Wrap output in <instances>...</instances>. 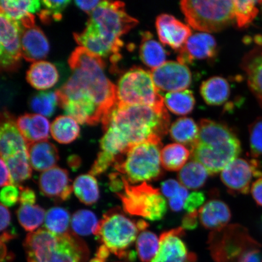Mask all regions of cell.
Instances as JSON below:
<instances>
[{
    "mask_svg": "<svg viewBox=\"0 0 262 262\" xmlns=\"http://www.w3.org/2000/svg\"><path fill=\"white\" fill-rule=\"evenodd\" d=\"M68 62L72 74L55 91L58 104L78 123H102L117 104V86L106 76L102 58L80 47Z\"/></svg>",
    "mask_w": 262,
    "mask_h": 262,
    "instance_id": "cell-1",
    "label": "cell"
},
{
    "mask_svg": "<svg viewBox=\"0 0 262 262\" xmlns=\"http://www.w3.org/2000/svg\"><path fill=\"white\" fill-rule=\"evenodd\" d=\"M16 124L28 145L47 140L51 132L49 121L39 114L23 115L16 120Z\"/></svg>",
    "mask_w": 262,
    "mask_h": 262,
    "instance_id": "cell-24",
    "label": "cell"
},
{
    "mask_svg": "<svg viewBox=\"0 0 262 262\" xmlns=\"http://www.w3.org/2000/svg\"><path fill=\"white\" fill-rule=\"evenodd\" d=\"M124 189L117 195L122 201L124 211L150 221H158L164 217L168 206L159 189L147 182L132 185L123 176Z\"/></svg>",
    "mask_w": 262,
    "mask_h": 262,
    "instance_id": "cell-9",
    "label": "cell"
},
{
    "mask_svg": "<svg viewBox=\"0 0 262 262\" xmlns=\"http://www.w3.org/2000/svg\"><path fill=\"white\" fill-rule=\"evenodd\" d=\"M99 222L93 212L81 209L74 213L71 226L75 234L89 235L96 233Z\"/></svg>",
    "mask_w": 262,
    "mask_h": 262,
    "instance_id": "cell-38",
    "label": "cell"
},
{
    "mask_svg": "<svg viewBox=\"0 0 262 262\" xmlns=\"http://www.w3.org/2000/svg\"><path fill=\"white\" fill-rule=\"evenodd\" d=\"M0 217H1V220H0L1 227H0V228H1V231L3 232L6 231V229L11 225V217L8 208L2 204L0 206Z\"/></svg>",
    "mask_w": 262,
    "mask_h": 262,
    "instance_id": "cell-53",
    "label": "cell"
},
{
    "mask_svg": "<svg viewBox=\"0 0 262 262\" xmlns=\"http://www.w3.org/2000/svg\"><path fill=\"white\" fill-rule=\"evenodd\" d=\"M24 248L28 262H86L89 251L76 234H55L41 228L27 235Z\"/></svg>",
    "mask_w": 262,
    "mask_h": 262,
    "instance_id": "cell-5",
    "label": "cell"
},
{
    "mask_svg": "<svg viewBox=\"0 0 262 262\" xmlns=\"http://www.w3.org/2000/svg\"><path fill=\"white\" fill-rule=\"evenodd\" d=\"M151 76L159 91L174 93L186 90L191 83L192 75L187 66L176 61H167L153 69Z\"/></svg>",
    "mask_w": 262,
    "mask_h": 262,
    "instance_id": "cell-14",
    "label": "cell"
},
{
    "mask_svg": "<svg viewBox=\"0 0 262 262\" xmlns=\"http://www.w3.org/2000/svg\"><path fill=\"white\" fill-rule=\"evenodd\" d=\"M242 262V261H241Z\"/></svg>",
    "mask_w": 262,
    "mask_h": 262,
    "instance_id": "cell-61",
    "label": "cell"
},
{
    "mask_svg": "<svg viewBox=\"0 0 262 262\" xmlns=\"http://www.w3.org/2000/svg\"><path fill=\"white\" fill-rule=\"evenodd\" d=\"M147 227L148 224L145 221L132 220L120 209L116 208L103 215L95 235L111 253L131 260L135 258V254L127 250L138 237L139 232Z\"/></svg>",
    "mask_w": 262,
    "mask_h": 262,
    "instance_id": "cell-6",
    "label": "cell"
},
{
    "mask_svg": "<svg viewBox=\"0 0 262 262\" xmlns=\"http://www.w3.org/2000/svg\"><path fill=\"white\" fill-rule=\"evenodd\" d=\"M185 233L182 227L163 232L159 238L158 253L151 262H194L195 255L189 253L181 238Z\"/></svg>",
    "mask_w": 262,
    "mask_h": 262,
    "instance_id": "cell-15",
    "label": "cell"
},
{
    "mask_svg": "<svg viewBox=\"0 0 262 262\" xmlns=\"http://www.w3.org/2000/svg\"><path fill=\"white\" fill-rule=\"evenodd\" d=\"M208 176L207 170L201 163L192 160L180 170L178 179L186 188L196 190L205 185Z\"/></svg>",
    "mask_w": 262,
    "mask_h": 262,
    "instance_id": "cell-31",
    "label": "cell"
},
{
    "mask_svg": "<svg viewBox=\"0 0 262 262\" xmlns=\"http://www.w3.org/2000/svg\"><path fill=\"white\" fill-rule=\"evenodd\" d=\"M189 194L187 188L182 185L179 195L169 199V205L171 210L174 212L181 211L184 208L185 201Z\"/></svg>",
    "mask_w": 262,
    "mask_h": 262,
    "instance_id": "cell-48",
    "label": "cell"
},
{
    "mask_svg": "<svg viewBox=\"0 0 262 262\" xmlns=\"http://www.w3.org/2000/svg\"><path fill=\"white\" fill-rule=\"evenodd\" d=\"M137 24V19L127 14L123 2L102 1L90 15L84 30L74 37L81 47L101 58L110 57L116 63L121 58V38Z\"/></svg>",
    "mask_w": 262,
    "mask_h": 262,
    "instance_id": "cell-3",
    "label": "cell"
},
{
    "mask_svg": "<svg viewBox=\"0 0 262 262\" xmlns=\"http://www.w3.org/2000/svg\"><path fill=\"white\" fill-rule=\"evenodd\" d=\"M110 253L111 252L109 249H108L105 245H102L98 248L96 257L106 261L107 257L110 256Z\"/></svg>",
    "mask_w": 262,
    "mask_h": 262,
    "instance_id": "cell-57",
    "label": "cell"
},
{
    "mask_svg": "<svg viewBox=\"0 0 262 262\" xmlns=\"http://www.w3.org/2000/svg\"><path fill=\"white\" fill-rule=\"evenodd\" d=\"M242 262H262V255L258 248L252 249L242 257Z\"/></svg>",
    "mask_w": 262,
    "mask_h": 262,
    "instance_id": "cell-54",
    "label": "cell"
},
{
    "mask_svg": "<svg viewBox=\"0 0 262 262\" xmlns=\"http://www.w3.org/2000/svg\"><path fill=\"white\" fill-rule=\"evenodd\" d=\"M254 178H262L261 163L255 159H235L221 173L222 182L232 194H248Z\"/></svg>",
    "mask_w": 262,
    "mask_h": 262,
    "instance_id": "cell-13",
    "label": "cell"
},
{
    "mask_svg": "<svg viewBox=\"0 0 262 262\" xmlns=\"http://www.w3.org/2000/svg\"><path fill=\"white\" fill-rule=\"evenodd\" d=\"M110 186L113 191L119 193L124 189L123 176L121 173H113L110 176Z\"/></svg>",
    "mask_w": 262,
    "mask_h": 262,
    "instance_id": "cell-51",
    "label": "cell"
},
{
    "mask_svg": "<svg viewBox=\"0 0 262 262\" xmlns=\"http://www.w3.org/2000/svg\"><path fill=\"white\" fill-rule=\"evenodd\" d=\"M251 192L256 204L262 207V178L252 183Z\"/></svg>",
    "mask_w": 262,
    "mask_h": 262,
    "instance_id": "cell-52",
    "label": "cell"
},
{
    "mask_svg": "<svg viewBox=\"0 0 262 262\" xmlns=\"http://www.w3.org/2000/svg\"><path fill=\"white\" fill-rule=\"evenodd\" d=\"M182 185L173 179L165 180L161 183L162 194L169 199L178 195Z\"/></svg>",
    "mask_w": 262,
    "mask_h": 262,
    "instance_id": "cell-47",
    "label": "cell"
},
{
    "mask_svg": "<svg viewBox=\"0 0 262 262\" xmlns=\"http://www.w3.org/2000/svg\"><path fill=\"white\" fill-rule=\"evenodd\" d=\"M70 223V213L60 207L51 208L46 213V229L55 234H63L68 232Z\"/></svg>",
    "mask_w": 262,
    "mask_h": 262,
    "instance_id": "cell-39",
    "label": "cell"
},
{
    "mask_svg": "<svg viewBox=\"0 0 262 262\" xmlns=\"http://www.w3.org/2000/svg\"><path fill=\"white\" fill-rule=\"evenodd\" d=\"M258 4L260 5V6H261V8L262 9V1L258 2Z\"/></svg>",
    "mask_w": 262,
    "mask_h": 262,
    "instance_id": "cell-60",
    "label": "cell"
},
{
    "mask_svg": "<svg viewBox=\"0 0 262 262\" xmlns=\"http://www.w3.org/2000/svg\"><path fill=\"white\" fill-rule=\"evenodd\" d=\"M21 25L0 12V64L3 70L12 71L19 67L21 51Z\"/></svg>",
    "mask_w": 262,
    "mask_h": 262,
    "instance_id": "cell-12",
    "label": "cell"
},
{
    "mask_svg": "<svg viewBox=\"0 0 262 262\" xmlns=\"http://www.w3.org/2000/svg\"><path fill=\"white\" fill-rule=\"evenodd\" d=\"M164 103L172 113L185 116L194 109L195 98L191 91L186 90L167 94Z\"/></svg>",
    "mask_w": 262,
    "mask_h": 262,
    "instance_id": "cell-34",
    "label": "cell"
},
{
    "mask_svg": "<svg viewBox=\"0 0 262 262\" xmlns=\"http://www.w3.org/2000/svg\"><path fill=\"white\" fill-rule=\"evenodd\" d=\"M46 213L40 206L21 205L18 209V220L26 231L32 232L42 224Z\"/></svg>",
    "mask_w": 262,
    "mask_h": 262,
    "instance_id": "cell-36",
    "label": "cell"
},
{
    "mask_svg": "<svg viewBox=\"0 0 262 262\" xmlns=\"http://www.w3.org/2000/svg\"><path fill=\"white\" fill-rule=\"evenodd\" d=\"M142 37L140 56L143 63L152 70L165 63L166 52L162 46L148 32L143 33Z\"/></svg>",
    "mask_w": 262,
    "mask_h": 262,
    "instance_id": "cell-26",
    "label": "cell"
},
{
    "mask_svg": "<svg viewBox=\"0 0 262 262\" xmlns=\"http://www.w3.org/2000/svg\"><path fill=\"white\" fill-rule=\"evenodd\" d=\"M101 1H75V3L78 8L90 15Z\"/></svg>",
    "mask_w": 262,
    "mask_h": 262,
    "instance_id": "cell-56",
    "label": "cell"
},
{
    "mask_svg": "<svg viewBox=\"0 0 262 262\" xmlns=\"http://www.w3.org/2000/svg\"><path fill=\"white\" fill-rule=\"evenodd\" d=\"M217 52V43L214 37L207 33H196L192 35L180 49L178 60L185 64L196 60L212 58Z\"/></svg>",
    "mask_w": 262,
    "mask_h": 262,
    "instance_id": "cell-19",
    "label": "cell"
},
{
    "mask_svg": "<svg viewBox=\"0 0 262 262\" xmlns=\"http://www.w3.org/2000/svg\"><path fill=\"white\" fill-rule=\"evenodd\" d=\"M26 80L35 89L48 90L57 83L58 73L53 64L39 61L31 65L26 74Z\"/></svg>",
    "mask_w": 262,
    "mask_h": 262,
    "instance_id": "cell-25",
    "label": "cell"
},
{
    "mask_svg": "<svg viewBox=\"0 0 262 262\" xmlns=\"http://www.w3.org/2000/svg\"><path fill=\"white\" fill-rule=\"evenodd\" d=\"M251 156L255 160L262 158V117H258L249 126Z\"/></svg>",
    "mask_w": 262,
    "mask_h": 262,
    "instance_id": "cell-43",
    "label": "cell"
},
{
    "mask_svg": "<svg viewBox=\"0 0 262 262\" xmlns=\"http://www.w3.org/2000/svg\"><path fill=\"white\" fill-rule=\"evenodd\" d=\"M201 93L209 105H221L228 100L230 88L228 81L221 77H214L203 82Z\"/></svg>",
    "mask_w": 262,
    "mask_h": 262,
    "instance_id": "cell-27",
    "label": "cell"
},
{
    "mask_svg": "<svg viewBox=\"0 0 262 262\" xmlns=\"http://www.w3.org/2000/svg\"><path fill=\"white\" fill-rule=\"evenodd\" d=\"M159 247V238L151 231L141 232L137 238V253L142 262L152 261L158 253Z\"/></svg>",
    "mask_w": 262,
    "mask_h": 262,
    "instance_id": "cell-37",
    "label": "cell"
},
{
    "mask_svg": "<svg viewBox=\"0 0 262 262\" xmlns=\"http://www.w3.org/2000/svg\"><path fill=\"white\" fill-rule=\"evenodd\" d=\"M73 190L77 198L85 205L96 204L99 199V188L94 176L83 174L77 177L73 183Z\"/></svg>",
    "mask_w": 262,
    "mask_h": 262,
    "instance_id": "cell-33",
    "label": "cell"
},
{
    "mask_svg": "<svg viewBox=\"0 0 262 262\" xmlns=\"http://www.w3.org/2000/svg\"><path fill=\"white\" fill-rule=\"evenodd\" d=\"M90 262H106L105 261H104L103 260L100 259V258H97V257H95L93 258V259H91Z\"/></svg>",
    "mask_w": 262,
    "mask_h": 262,
    "instance_id": "cell-59",
    "label": "cell"
},
{
    "mask_svg": "<svg viewBox=\"0 0 262 262\" xmlns=\"http://www.w3.org/2000/svg\"><path fill=\"white\" fill-rule=\"evenodd\" d=\"M116 86L118 105H165L151 74L142 68L130 69L120 78Z\"/></svg>",
    "mask_w": 262,
    "mask_h": 262,
    "instance_id": "cell-10",
    "label": "cell"
},
{
    "mask_svg": "<svg viewBox=\"0 0 262 262\" xmlns=\"http://www.w3.org/2000/svg\"><path fill=\"white\" fill-rule=\"evenodd\" d=\"M242 68L247 74L249 88L262 107V44L245 55Z\"/></svg>",
    "mask_w": 262,
    "mask_h": 262,
    "instance_id": "cell-22",
    "label": "cell"
},
{
    "mask_svg": "<svg viewBox=\"0 0 262 262\" xmlns=\"http://www.w3.org/2000/svg\"><path fill=\"white\" fill-rule=\"evenodd\" d=\"M1 186L12 185L11 173L6 163L1 159Z\"/></svg>",
    "mask_w": 262,
    "mask_h": 262,
    "instance_id": "cell-55",
    "label": "cell"
},
{
    "mask_svg": "<svg viewBox=\"0 0 262 262\" xmlns=\"http://www.w3.org/2000/svg\"><path fill=\"white\" fill-rule=\"evenodd\" d=\"M116 162V159L105 152L100 151L98 153L97 158L94 162L90 171V174L92 176H99L104 173L110 168L114 165Z\"/></svg>",
    "mask_w": 262,
    "mask_h": 262,
    "instance_id": "cell-44",
    "label": "cell"
},
{
    "mask_svg": "<svg viewBox=\"0 0 262 262\" xmlns=\"http://www.w3.org/2000/svg\"><path fill=\"white\" fill-rule=\"evenodd\" d=\"M256 1H234L235 21L239 28L247 27L254 20L258 12Z\"/></svg>",
    "mask_w": 262,
    "mask_h": 262,
    "instance_id": "cell-41",
    "label": "cell"
},
{
    "mask_svg": "<svg viewBox=\"0 0 262 262\" xmlns=\"http://www.w3.org/2000/svg\"><path fill=\"white\" fill-rule=\"evenodd\" d=\"M49 50L47 38L40 28L36 26L35 24L21 25L22 57L27 61L35 63L46 58Z\"/></svg>",
    "mask_w": 262,
    "mask_h": 262,
    "instance_id": "cell-20",
    "label": "cell"
},
{
    "mask_svg": "<svg viewBox=\"0 0 262 262\" xmlns=\"http://www.w3.org/2000/svg\"><path fill=\"white\" fill-rule=\"evenodd\" d=\"M161 147L152 143L140 144L117 160L114 168L132 185L159 179L163 175Z\"/></svg>",
    "mask_w": 262,
    "mask_h": 262,
    "instance_id": "cell-7",
    "label": "cell"
},
{
    "mask_svg": "<svg viewBox=\"0 0 262 262\" xmlns=\"http://www.w3.org/2000/svg\"><path fill=\"white\" fill-rule=\"evenodd\" d=\"M41 6V2L38 0H3L0 2V12L16 21H21L34 13L40 12Z\"/></svg>",
    "mask_w": 262,
    "mask_h": 262,
    "instance_id": "cell-30",
    "label": "cell"
},
{
    "mask_svg": "<svg viewBox=\"0 0 262 262\" xmlns=\"http://www.w3.org/2000/svg\"><path fill=\"white\" fill-rule=\"evenodd\" d=\"M19 202L21 205H34L36 202L35 192L29 188H24L19 186Z\"/></svg>",
    "mask_w": 262,
    "mask_h": 262,
    "instance_id": "cell-49",
    "label": "cell"
},
{
    "mask_svg": "<svg viewBox=\"0 0 262 262\" xmlns=\"http://www.w3.org/2000/svg\"><path fill=\"white\" fill-rule=\"evenodd\" d=\"M19 199V190L15 185L6 186L2 189L0 199L2 205L11 207L16 204Z\"/></svg>",
    "mask_w": 262,
    "mask_h": 262,
    "instance_id": "cell-45",
    "label": "cell"
},
{
    "mask_svg": "<svg viewBox=\"0 0 262 262\" xmlns=\"http://www.w3.org/2000/svg\"><path fill=\"white\" fill-rule=\"evenodd\" d=\"M80 160L78 159V157L77 156H73L70 157V159H69V163H70V166L72 168H74L75 167L77 168L78 166L80 165Z\"/></svg>",
    "mask_w": 262,
    "mask_h": 262,
    "instance_id": "cell-58",
    "label": "cell"
},
{
    "mask_svg": "<svg viewBox=\"0 0 262 262\" xmlns=\"http://www.w3.org/2000/svg\"><path fill=\"white\" fill-rule=\"evenodd\" d=\"M51 134L53 139L61 144L74 142L80 134V127L73 118L59 116L51 125Z\"/></svg>",
    "mask_w": 262,
    "mask_h": 262,
    "instance_id": "cell-32",
    "label": "cell"
},
{
    "mask_svg": "<svg viewBox=\"0 0 262 262\" xmlns=\"http://www.w3.org/2000/svg\"><path fill=\"white\" fill-rule=\"evenodd\" d=\"M199 211L187 213L182 220V228L186 230H193L198 227Z\"/></svg>",
    "mask_w": 262,
    "mask_h": 262,
    "instance_id": "cell-50",
    "label": "cell"
},
{
    "mask_svg": "<svg viewBox=\"0 0 262 262\" xmlns=\"http://www.w3.org/2000/svg\"><path fill=\"white\" fill-rule=\"evenodd\" d=\"M205 194L201 191L192 192L186 199L184 205V209L188 213L194 212L196 209L201 208L205 201Z\"/></svg>",
    "mask_w": 262,
    "mask_h": 262,
    "instance_id": "cell-46",
    "label": "cell"
},
{
    "mask_svg": "<svg viewBox=\"0 0 262 262\" xmlns=\"http://www.w3.org/2000/svg\"><path fill=\"white\" fill-rule=\"evenodd\" d=\"M41 2L43 8L39 12L38 15L41 21L45 24H48L52 20H60L62 18V13L71 3L69 0L68 1V0H63V1L44 0Z\"/></svg>",
    "mask_w": 262,
    "mask_h": 262,
    "instance_id": "cell-42",
    "label": "cell"
},
{
    "mask_svg": "<svg viewBox=\"0 0 262 262\" xmlns=\"http://www.w3.org/2000/svg\"><path fill=\"white\" fill-rule=\"evenodd\" d=\"M28 152L32 168L37 171L54 168L59 160L57 147L48 140L29 144Z\"/></svg>",
    "mask_w": 262,
    "mask_h": 262,
    "instance_id": "cell-23",
    "label": "cell"
},
{
    "mask_svg": "<svg viewBox=\"0 0 262 262\" xmlns=\"http://www.w3.org/2000/svg\"><path fill=\"white\" fill-rule=\"evenodd\" d=\"M169 133L173 141L191 149L198 138L199 126L191 118L182 117L172 124Z\"/></svg>",
    "mask_w": 262,
    "mask_h": 262,
    "instance_id": "cell-28",
    "label": "cell"
},
{
    "mask_svg": "<svg viewBox=\"0 0 262 262\" xmlns=\"http://www.w3.org/2000/svg\"><path fill=\"white\" fill-rule=\"evenodd\" d=\"M199 126L198 138L190 149L192 159L201 163L209 174H217L241 155L240 140L224 124L202 119Z\"/></svg>",
    "mask_w": 262,
    "mask_h": 262,
    "instance_id": "cell-4",
    "label": "cell"
},
{
    "mask_svg": "<svg viewBox=\"0 0 262 262\" xmlns=\"http://www.w3.org/2000/svg\"><path fill=\"white\" fill-rule=\"evenodd\" d=\"M104 135L101 151L116 159L143 143L162 145L169 131L170 117L165 105L121 106L116 104L102 123Z\"/></svg>",
    "mask_w": 262,
    "mask_h": 262,
    "instance_id": "cell-2",
    "label": "cell"
},
{
    "mask_svg": "<svg viewBox=\"0 0 262 262\" xmlns=\"http://www.w3.org/2000/svg\"><path fill=\"white\" fill-rule=\"evenodd\" d=\"M190 156L191 151L187 147L179 143L169 144L160 152L162 166L167 171H180L187 163Z\"/></svg>",
    "mask_w": 262,
    "mask_h": 262,
    "instance_id": "cell-29",
    "label": "cell"
},
{
    "mask_svg": "<svg viewBox=\"0 0 262 262\" xmlns=\"http://www.w3.org/2000/svg\"><path fill=\"white\" fill-rule=\"evenodd\" d=\"M209 250L217 262L241 261L243 255L258 244L249 234L247 229L239 225H227L209 235Z\"/></svg>",
    "mask_w": 262,
    "mask_h": 262,
    "instance_id": "cell-11",
    "label": "cell"
},
{
    "mask_svg": "<svg viewBox=\"0 0 262 262\" xmlns=\"http://www.w3.org/2000/svg\"><path fill=\"white\" fill-rule=\"evenodd\" d=\"M156 28L160 41L175 50H180L192 35L188 26L171 15H159L156 19Z\"/></svg>",
    "mask_w": 262,
    "mask_h": 262,
    "instance_id": "cell-18",
    "label": "cell"
},
{
    "mask_svg": "<svg viewBox=\"0 0 262 262\" xmlns=\"http://www.w3.org/2000/svg\"><path fill=\"white\" fill-rule=\"evenodd\" d=\"M0 152L3 160L21 152H28L27 142L18 128L16 122L7 112L2 114Z\"/></svg>",
    "mask_w": 262,
    "mask_h": 262,
    "instance_id": "cell-17",
    "label": "cell"
},
{
    "mask_svg": "<svg viewBox=\"0 0 262 262\" xmlns=\"http://www.w3.org/2000/svg\"><path fill=\"white\" fill-rule=\"evenodd\" d=\"M58 104V97L55 92H40L35 95L29 103L33 111L48 117L54 114Z\"/></svg>",
    "mask_w": 262,
    "mask_h": 262,
    "instance_id": "cell-40",
    "label": "cell"
},
{
    "mask_svg": "<svg viewBox=\"0 0 262 262\" xmlns=\"http://www.w3.org/2000/svg\"><path fill=\"white\" fill-rule=\"evenodd\" d=\"M3 161L7 165L11 173L13 185L19 186L20 183L31 178L32 167L28 152H21Z\"/></svg>",
    "mask_w": 262,
    "mask_h": 262,
    "instance_id": "cell-35",
    "label": "cell"
},
{
    "mask_svg": "<svg viewBox=\"0 0 262 262\" xmlns=\"http://www.w3.org/2000/svg\"><path fill=\"white\" fill-rule=\"evenodd\" d=\"M180 8L188 25L204 33L221 31L235 21L234 1L184 0Z\"/></svg>",
    "mask_w": 262,
    "mask_h": 262,
    "instance_id": "cell-8",
    "label": "cell"
},
{
    "mask_svg": "<svg viewBox=\"0 0 262 262\" xmlns=\"http://www.w3.org/2000/svg\"><path fill=\"white\" fill-rule=\"evenodd\" d=\"M199 218L205 228L217 231L227 227L231 220V212L224 202L214 199L200 208Z\"/></svg>",
    "mask_w": 262,
    "mask_h": 262,
    "instance_id": "cell-21",
    "label": "cell"
},
{
    "mask_svg": "<svg viewBox=\"0 0 262 262\" xmlns=\"http://www.w3.org/2000/svg\"><path fill=\"white\" fill-rule=\"evenodd\" d=\"M38 186L42 194L57 201L70 199L73 190L68 172L57 166L41 173Z\"/></svg>",
    "mask_w": 262,
    "mask_h": 262,
    "instance_id": "cell-16",
    "label": "cell"
}]
</instances>
